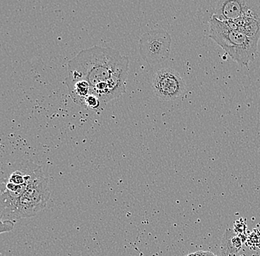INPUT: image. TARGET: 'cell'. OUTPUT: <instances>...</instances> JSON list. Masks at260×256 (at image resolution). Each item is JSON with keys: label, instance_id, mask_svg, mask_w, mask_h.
Listing matches in <instances>:
<instances>
[{"label": "cell", "instance_id": "obj_1", "mask_svg": "<svg viewBox=\"0 0 260 256\" xmlns=\"http://www.w3.org/2000/svg\"><path fill=\"white\" fill-rule=\"evenodd\" d=\"M129 59L118 50L94 46L81 50L68 62V79L85 81L106 103L126 91Z\"/></svg>", "mask_w": 260, "mask_h": 256}, {"label": "cell", "instance_id": "obj_2", "mask_svg": "<svg viewBox=\"0 0 260 256\" xmlns=\"http://www.w3.org/2000/svg\"><path fill=\"white\" fill-rule=\"evenodd\" d=\"M209 38L225 50L239 65L247 66L256 57L260 34L249 37L239 30L231 29L224 21L214 16L210 18Z\"/></svg>", "mask_w": 260, "mask_h": 256}, {"label": "cell", "instance_id": "obj_3", "mask_svg": "<svg viewBox=\"0 0 260 256\" xmlns=\"http://www.w3.org/2000/svg\"><path fill=\"white\" fill-rule=\"evenodd\" d=\"M48 177L40 166L34 179L18 199L11 221L34 216L46 207L50 198Z\"/></svg>", "mask_w": 260, "mask_h": 256}, {"label": "cell", "instance_id": "obj_4", "mask_svg": "<svg viewBox=\"0 0 260 256\" xmlns=\"http://www.w3.org/2000/svg\"><path fill=\"white\" fill-rule=\"evenodd\" d=\"M214 16L220 21L249 17L260 22V0H218L211 2Z\"/></svg>", "mask_w": 260, "mask_h": 256}, {"label": "cell", "instance_id": "obj_5", "mask_svg": "<svg viewBox=\"0 0 260 256\" xmlns=\"http://www.w3.org/2000/svg\"><path fill=\"white\" fill-rule=\"evenodd\" d=\"M171 43L170 34L164 30L148 32L140 40L141 56L150 64L162 62L170 56Z\"/></svg>", "mask_w": 260, "mask_h": 256}, {"label": "cell", "instance_id": "obj_6", "mask_svg": "<svg viewBox=\"0 0 260 256\" xmlns=\"http://www.w3.org/2000/svg\"><path fill=\"white\" fill-rule=\"evenodd\" d=\"M152 88L159 98L173 100L186 91V83L178 71L171 68H162L154 74Z\"/></svg>", "mask_w": 260, "mask_h": 256}, {"label": "cell", "instance_id": "obj_7", "mask_svg": "<svg viewBox=\"0 0 260 256\" xmlns=\"http://www.w3.org/2000/svg\"><path fill=\"white\" fill-rule=\"evenodd\" d=\"M65 84L68 87L70 96L73 101L81 106H82L85 98L92 92L90 86L85 81L71 80L67 78L65 79Z\"/></svg>", "mask_w": 260, "mask_h": 256}, {"label": "cell", "instance_id": "obj_8", "mask_svg": "<svg viewBox=\"0 0 260 256\" xmlns=\"http://www.w3.org/2000/svg\"><path fill=\"white\" fill-rule=\"evenodd\" d=\"M235 22L237 30L249 37H254L260 34V22L249 17H242L232 20Z\"/></svg>", "mask_w": 260, "mask_h": 256}, {"label": "cell", "instance_id": "obj_9", "mask_svg": "<svg viewBox=\"0 0 260 256\" xmlns=\"http://www.w3.org/2000/svg\"><path fill=\"white\" fill-rule=\"evenodd\" d=\"M235 234V232L231 229L225 231L221 242V256H240V250L236 249L232 244V237Z\"/></svg>", "mask_w": 260, "mask_h": 256}, {"label": "cell", "instance_id": "obj_10", "mask_svg": "<svg viewBox=\"0 0 260 256\" xmlns=\"http://www.w3.org/2000/svg\"><path fill=\"white\" fill-rule=\"evenodd\" d=\"M106 106H107V103L104 101L102 98H99L95 93L92 92L85 98L81 106L87 108V109L91 110V111L99 113V112H102V110L105 109Z\"/></svg>", "mask_w": 260, "mask_h": 256}, {"label": "cell", "instance_id": "obj_11", "mask_svg": "<svg viewBox=\"0 0 260 256\" xmlns=\"http://www.w3.org/2000/svg\"><path fill=\"white\" fill-rule=\"evenodd\" d=\"M14 222L11 220H5V221H1V233H5V232H9L13 231L14 229Z\"/></svg>", "mask_w": 260, "mask_h": 256}, {"label": "cell", "instance_id": "obj_12", "mask_svg": "<svg viewBox=\"0 0 260 256\" xmlns=\"http://www.w3.org/2000/svg\"><path fill=\"white\" fill-rule=\"evenodd\" d=\"M232 244H233L234 247L236 248V249H238V250H240L242 248V245H243V242H242V240L240 239V238L237 236V235H234L233 237H232Z\"/></svg>", "mask_w": 260, "mask_h": 256}, {"label": "cell", "instance_id": "obj_13", "mask_svg": "<svg viewBox=\"0 0 260 256\" xmlns=\"http://www.w3.org/2000/svg\"><path fill=\"white\" fill-rule=\"evenodd\" d=\"M187 256H217L210 252H205V251H199V252H194V253L189 254Z\"/></svg>", "mask_w": 260, "mask_h": 256}]
</instances>
